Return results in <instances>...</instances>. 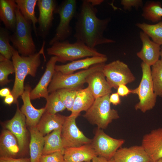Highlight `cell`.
<instances>
[{
    "mask_svg": "<svg viewBox=\"0 0 162 162\" xmlns=\"http://www.w3.org/2000/svg\"><path fill=\"white\" fill-rule=\"evenodd\" d=\"M103 0H83L75 18L76 21L74 36L90 48L97 45L115 43L114 40L105 37L104 33L110 21V18L100 19L97 16L98 10L95 6Z\"/></svg>",
    "mask_w": 162,
    "mask_h": 162,
    "instance_id": "6da1fadb",
    "label": "cell"
},
{
    "mask_svg": "<svg viewBox=\"0 0 162 162\" xmlns=\"http://www.w3.org/2000/svg\"><path fill=\"white\" fill-rule=\"evenodd\" d=\"M45 42L44 41L40 51L27 56L20 55L14 49L12 57L15 70V78L11 94L14 98V103H18L17 99L24 90V81L26 77L29 75L35 77L37 69L41 63L40 55L44 54Z\"/></svg>",
    "mask_w": 162,
    "mask_h": 162,
    "instance_id": "7a4b0ae2",
    "label": "cell"
},
{
    "mask_svg": "<svg viewBox=\"0 0 162 162\" xmlns=\"http://www.w3.org/2000/svg\"><path fill=\"white\" fill-rule=\"evenodd\" d=\"M46 51L48 55L57 57L58 62L62 63L105 55L99 52L96 48H90L78 40L72 44L66 40L55 43L48 48Z\"/></svg>",
    "mask_w": 162,
    "mask_h": 162,
    "instance_id": "3957f363",
    "label": "cell"
},
{
    "mask_svg": "<svg viewBox=\"0 0 162 162\" xmlns=\"http://www.w3.org/2000/svg\"><path fill=\"white\" fill-rule=\"evenodd\" d=\"M110 94L96 98L83 116L98 128L106 129L114 120L120 118L118 111L111 107Z\"/></svg>",
    "mask_w": 162,
    "mask_h": 162,
    "instance_id": "277c9868",
    "label": "cell"
},
{
    "mask_svg": "<svg viewBox=\"0 0 162 162\" xmlns=\"http://www.w3.org/2000/svg\"><path fill=\"white\" fill-rule=\"evenodd\" d=\"M15 31L10 40L20 54L27 56L35 53L36 48L32 35L31 23L26 20L17 7Z\"/></svg>",
    "mask_w": 162,
    "mask_h": 162,
    "instance_id": "5b68a950",
    "label": "cell"
},
{
    "mask_svg": "<svg viewBox=\"0 0 162 162\" xmlns=\"http://www.w3.org/2000/svg\"><path fill=\"white\" fill-rule=\"evenodd\" d=\"M105 64H96L87 69L68 74L55 70L48 88L49 93L62 88L82 89L89 75L94 72L102 70Z\"/></svg>",
    "mask_w": 162,
    "mask_h": 162,
    "instance_id": "8992f818",
    "label": "cell"
},
{
    "mask_svg": "<svg viewBox=\"0 0 162 162\" xmlns=\"http://www.w3.org/2000/svg\"><path fill=\"white\" fill-rule=\"evenodd\" d=\"M141 67L142 75L140 84L136 88L131 90V93L137 95L139 100L134 106L135 109L145 113L154 107L157 96L154 91L151 67L143 62Z\"/></svg>",
    "mask_w": 162,
    "mask_h": 162,
    "instance_id": "52a82bcc",
    "label": "cell"
},
{
    "mask_svg": "<svg viewBox=\"0 0 162 162\" xmlns=\"http://www.w3.org/2000/svg\"><path fill=\"white\" fill-rule=\"evenodd\" d=\"M76 9V0H65L56 6L54 13L59 15L60 20L55 35L49 42L50 46L55 43L65 40L71 35L72 30L70 23L72 19L75 17Z\"/></svg>",
    "mask_w": 162,
    "mask_h": 162,
    "instance_id": "ba28073f",
    "label": "cell"
},
{
    "mask_svg": "<svg viewBox=\"0 0 162 162\" xmlns=\"http://www.w3.org/2000/svg\"><path fill=\"white\" fill-rule=\"evenodd\" d=\"M102 71L111 87L116 89L121 84L126 85L136 79L128 65L119 60L105 64Z\"/></svg>",
    "mask_w": 162,
    "mask_h": 162,
    "instance_id": "9c48e42d",
    "label": "cell"
},
{
    "mask_svg": "<svg viewBox=\"0 0 162 162\" xmlns=\"http://www.w3.org/2000/svg\"><path fill=\"white\" fill-rule=\"evenodd\" d=\"M91 144L98 156L108 160L113 158L117 151L125 142L123 139L112 138L98 128Z\"/></svg>",
    "mask_w": 162,
    "mask_h": 162,
    "instance_id": "30bf717a",
    "label": "cell"
},
{
    "mask_svg": "<svg viewBox=\"0 0 162 162\" xmlns=\"http://www.w3.org/2000/svg\"><path fill=\"white\" fill-rule=\"evenodd\" d=\"M78 116L70 115L66 116L61 129V137L64 148L80 146L91 143L92 140L87 137L77 126Z\"/></svg>",
    "mask_w": 162,
    "mask_h": 162,
    "instance_id": "8fae6325",
    "label": "cell"
},
{
    "mask_svg": "<svg viewBox=\"0 0 162 162\" xmlns=\"http://www.w3.org/2000/svg\"><path fill=\"white\" fill-rule=\"evenodd\" d=\"M142 146L148 156L151 162L162 158V127L152 130L144 135Z\"/></svg>",
    "mask_w": 162,
    "mask_h": 162,
    "instance_id": "7c38bea8",
    "label": "cell"
},
{
    "mask_svg": "<svg viewBox=\"0 0 162 162\" xmlns=\"http://www.w3.org/2000/svg\"><path fill=\"white\" fill-rule=\"evenodd\" d=\"M58 62L57 57L52 56L46 65L45 70L36 86L30 93L31 100L43 98L46 100L49 95L48 88L55 71L56 63Z\"/></svg>",
    "mask_w": 162,
    "mask_h": 162,
    "instance_id": "4fadbf2b",
    "label": "cell"
},
{
    "mask_svg": "<svg viewBox=\"0 0 162 162\" xmlns=\"http://www.w3.org/2000/svg\"><path fill=\"white\" fill-rule=\"evenodd\" d=\"M37 3L39 11V31L40 35L45 38L52 25L56 2L53 0H38Z\"/></svg>",
    "mask_w": 162,
    "mask_h": 162,
    "instance_id": "5bb4252c",
    "label": "cell"
},
{
    "mask_svg": "<svg viewBox=\"0 0 162 162\" xmlns=\"http://www.w3.org/2000/svg\"><path fill=\"white\" fill-rule=\"evenodd\" d=\"M32 90L30 86L26 84L21 96L23 104L20 110L25 116L26 124L29 127H36L46 111L45 107L37 109L32 105L30 98Z\"/></svg>",
    "mask_w": 162,
    "mask_h": 162,
    "instance_id": "9a60e30c",
    "label": "cell"
},
{
    "mask_svg": "<svg viewBox=\"0 0 162 162\" xmlns=\"http://www.w3.org/2000/svg\"><path fill=\"white\" fill-rule=\"evenodd\" d=\"M140 36L142 43V47L137 53L136 55L142 62L151 67L159 60L161 47L151 40L143 32H140Z\"/></svg>",
    "mask_w": 162,
    "mask_h": 162,
    "instance_id": "2e32d148",
    "label": "cell"
},
{
    "mask_svg": "<svg viewBox=\"0 0 162 162\" xmlns=\"http://www.w3.org/2000/svg\"><path fill=\"white\" fill-rule=\"evenodd\" d=\"M26 118L19 108L18 103L15 115L6 124L7 129L11 131L17 140L20 152L24 148L26 142Z\"/></svg>",
    "mask_w": 162,
    "mask_h": 162,
    "instance_id": "e0dca14e",
    "label": "cell"
},
{
    "mask_svg": "<svg viewBox=\"0 0 162 162\" xmlns=\"http://www.w3.org/2000/svg\"><path fill=\"white\" fill-rule=\"evenodd\" d=\"M107 59L106 55L88 57L72 61L64 64L56 65L55 70L63 74H68L80 70L87 69L96 64L105 63Z\"/></svg>",
    "mask_w": 162,
    "mask_h": 162,
    "instance_id": "ac0fdd59",
    "label": "cell"
},
{
    "mask_svg": "<svg viewBox=\"0 0 162 162\" xmlns=\"http://www.w3.org/2000/svg\"><path fill=\"white\" fill-rule=\"evenodd\" d=\"M113 158L116 162H151L141 145L120 148Z\"/></svg>",
    "mask_w": 162,
    "mask_h": 162,
    "instance_id": "d6986e66",
    "label": "cell"
},
{
    "mask_svg": "<svg viewBox=\"0 0 162 162\" xmlns=\"http://www.w3.org/2000/svg\"><path fill=\"white\" fill-rule=\"evenodd\" d=\"M102 70L92 73L86 80L95 98L110 94L112 92V88L106 80Z\"/></svg>",
    "mask_w": 162,
    "mask_h": 162,
    "instance_id": "ffe728a7",
    "label": "cell"
},
{
    "mask_svg": "<svg viewBox=\"0 0 162 162\" xmlns=\"http://www.w3.org/2000/svg\"><path fill=\"white\" fill-rule=\"evenodd\" d=\"M97 156L91 143L80 146L66 148L64 153L65 162L91 161Z\"/></svg>",
    "mask_w": 162,
    "mask_h": 162,
    "instance_id": "44dd1931",
    "label": "cell"
},
{
    "mask_svg": "<svg viewBox=\"0 0 162 162\" xmlns=\"http://www.w3.org/2000/svg\"><path fill=\"white\" fill-rule=\"evenodd\" d=\"M66 117L58 113L52 114L45 111L36 127L44 136L54 130L62 128Z\"/></svg>",
    "mask_w": 162,
    "mask_h": 162,
    "instance_id": "7402d4cb",
    "label": "cell"
},
{
    "mask_svg": "<svg viewBox=\"0 0 162 162\" xmlns=\"http://www.w3.org/2000/svg\"><path fill=\"white\" fill-rule=\"evenodd\" d=\"M20 152L16 137L8 130H4L0 137V157L16 158Z\"/></svg>",
    "mask_w": 162,
    "mask_h": 162,
    "instance_id": "603a6c76",
    "label": "cell"
},
{
    "mask_svg": "<svg viewBox=\"0 0 162 162\" xmlns=\"http://www.w3.org/2000/svg\"><path fill=\"white\" fill-rule=\"evenodd\" d=\"M17 7L15 0H0V20L7 29L13 32L16 27Z\"/></svg>",
    "mask_w": 162,
    "mask_h": 162,
    "instance_id": "cb8c5ba5",
    "label": "cell"
},
{
    "mask_svg": "<svg viewBox=\"0 0 162 162\" xmlns=\"http://www.w3.org/2000/svg\"><path fill=\"white\" fill-rule=\"evenodd\" d=\"M95 99L88 86L78 90L70 114L78 116L81 112H86L90 108Z\"/></svg>",
    "mask_w": 162,
    "mask_h": 162,
    "instance_id": "d4e9b609",
    "label": "cell"
},
{
    "mask_svg": "<svg viewBox=\"0 0 162 162\" xmlns=\"http://www.w3.org/2000/svg\"><path fill=\"white\" fill-rule=\"evenodd\" d=\"M30 135L29 152L31 162H40L44 144V136L36 127H29Z\"/></svg>",
    "mask_w": 162,
    "mask_h": 162,
    "instance_id": "484cf974",
    "label": "cell"
},
{
    "mask_svg": "<svg viewBox=\"0 0 162 162\" xmlns=\"http://www.w3.org/2000/svg\"><path fill=\"white\" fill-rule=\"evenodd\" d=\"M61 129L54 130L44 136L42 155L49 154L57 152L64 153L65 149L61 137Z\"/></svg>",
    "mask_w": 162,
    "mask_h": 162,
    "instance_id": "4316f807",
    "label": "cell"
},
{
    "mask_svg": "<svg viewBox=\"0 0 162 162\" xmlns=\"http://www.w3.org/2000/svg\"><path fill=\"white\" fill-rule=\"evenodd\" d=\"M38 0H15L20 12L24 19L31 23L36 36V24L38 19L35 16V8Z\"/></svg>",
    "mask_w": 162,
    "mask_h": 162,
    "instance_id": "83f0119b",
    "label": "cell"
},
{
    "mask_svg": "<svg viewBox=\"0 0 162 162\" xmlns=\"http://www.w3.org/2000/svg\"><path fill=\"white\" fill-rule=\"evenodd\" d=\"M142 16L153 22H157L162 19V8L158 2L150 1L146 3L143 8Z\"/></svg>",
    "mask_w": 162,
    "mask_h": 162,
    "instance_id": "f1b7e54d",
    "label": "cell"
},
{
    "mask_svg": "<svg viewBox=\"0 0 162 162\" xmlns=\"http://www.w3.org/2000/svg\"><path fill=\"white\" fill-rule=\"evenodd\" d=\"M136 26L151 38L154 42L162 45V21L153 25L139 23Z\"/></svg>",
    "mask_w": 162,
    "mask_h": 162,
    "instance_id": "f546056e",
    "label": "cell"
},
{
    "mask_svg": "<svg viewBox=\"0 0 162 162\" xmlns=\"http://www.w3.org/2000/svg\"><path fill=\"white\" fill-rule=\"evenodd\" d=\"M46 100L45 111L48 113L56 114L66 109L57 91L50 93Z\"/></svg>",
    "mask_w": 162,
    "mask_h": 162,
    "instance_id": "4dcf8cb0",
    "label": "cell"
},
{
    "mask_svg": "<svg viewBox=\"0 0 162 162\" xmlns=\"http://www.w3.org/2000/svg\"><path fill=\"white\" fill-rule=\"evenodd\" d=\"M151 74L155 93L162 98V60L159 59L152 66Z\"/></svg>",
    "mask_w": 162,
    "mask_h": 162,
    "instance_id": "1f68e13d",
    "label": "cell"
},
{
    "mask_svg": "<svg viewBox=\"0 0 162 162\" xmlns=\"http://www.w3.org/2000/svg\"><path fill=\"white\" fill-rule=\"evenodd\" d=\"M15 73L12 61L5 58L0 54V85L2 86L9 83L11 80L8 79L10 74Z\"/></svg>",
    "mask_w": 162,
    "mask_h": 162,
    "instance_id": "d6a6232c",
    "label": "cell"
},
{
    "mask_svg": "<svg viewBox=\"0 0 162 162\" xmlns=\"http://www.w3.org/2000/svg\"><path fill=\"white\" fill-rule=\"evenodd\" d=\"M10 36L6 29L0 28V54L9 59L12 58L14 49L10 44Z\"/></svg>",
    "mask_w": 162,
    "mask_h": 162,
    "instance_id": "836d02e7",
    "label": "cell"
},
{
    "mask_svg": "<svg viewBox=\"0 0 162 162\" xmlns=\"http://www.w3.org/2000/svg\"><path fill=\"white\" fill-rule=\"evenodd\" d=\"M79 90L74 88H62L57 91L68 110L71 111L77 92Z\"/></svg>",
    "mask_w": 162,
    "mask_h": 162,
    "instance_id": "e575fe53",
    "label": "cell"
},
{
    "mask_svg": "<svg viewBox=\"0 0 162 162\" xmlns=\"http://www.w3.org/2000/svg\"><path fill=\"white\" fill-rule=\"evenodd\" d=\"M40 162H65L64 154L61 152H57L53 153L42 155Z\"/></svg>",
    "mask_w": 162,
    "mask_h": 162,
    "instance_id": "d590c367",
    "label": "cell"
},
{
    "mask_svg": "<svg viewBox=\"0 0 162 162\" xmlns=\"http://www.w3.org/2000/svg\"><path fill=\"white\" fill-rule=\"evenodd\" d=\"M121 3L123 6L125 10H129L132 7H134L137 9L141 7L143 5L142 1L141 0H122Z\"/></svg>",
    "mask_w": 162,
    "mask_h": 162,
    "instance_id": "8d00e7d4",
    "label": "cell"
},
{
    "mask_svg": "<svg viewBox=\"0 0 162 162\" xmlns=\"http://www.w3.org/2000/svg\"><path fill=\"white\" fill-rule=\"evenodd\" d=\"M0 162H31L30 158H14L7 157H0Z\"/></svg>",
    "mask_w": 162,
    "mask_h": 162,
    "instance_id": "74e56055",
    "label": "cell"
},
{
    "mask_svg": "<svg viewBox=\"0 0 162 162\" xmlns=\"http://www.w3.org/2000/svg\"><path fill=\"white\" fill-rule=\"evenodd\" d=\"M117 93L121 97L127 96L129 94L131 93V90L130 89L124 84L119 85L117 88Z\"/></svg>",
    "mask_w": 162,
    "mask_h": 162,
    "instance_id": "f35d334b",
    "label": "cell"
},
{
    "mask_svg": "<svg viewBox=\"0 0 162 162\" xmlns=\"http://www.w3.org/2000/svg\"><path fill=\"white\" fill-rule=\"evenodd\" d=\"M109 100L110 103L115 106L118 105L121 103L120 96L117 92L110 94Z\"/></svg>",
    "mask_w": 162,
    "mask_h": 162,
    "instance_id": "ab89813d",
    "label": "cell"
},
{
    "mask_svg": "<svg viewBox=\"0 0 162 162\" xmlns=\"http://www.w3.org/2000/svg\"><path fill=\"white\" fill-rule=\"evenodd\" d=\"M14 97L11 94L5 97L4 100L5 104L9 105L13 103H14Z\"/></svg>",
    "mask_w": 162,
    "mask_h": 162,
    "instance_id": "60d3db41",
    "label": "cell"
},
{
    "mask_svg": "<svg viewBox=\"0 0 162 162\" xmlns=\"http://www.w3.org/2000/svg\"><path fill=\"white\" fill-rule=\"evenodd\" d=\"M11 94V91L8 88H4L0 90V96L1 97H5Z\"/></svg>",
    "mask_w": 162,
    "mask_h": 162,
    "instance_id": "b9f144b4",
    "label": "cell"
},
{
    "mask_svg": "<svg viewBox=\"0 0 162 162\" xmlns=\"http://www.w3.org/2000/svg\"><path fill=\"white\" fill-rule=\"evenodd\" d=\"M92 160V162H107L108 161L106 159L98 156L94 157Z\"/></svg>",
    "mask_w": 162,
    "mask_h": 162,
    "instance_id": "7bdbcfd3",
    "label": "cell"
},
{
    "mask_svg": "<svg viewBox=\"0 0 162 162\" xmlns=\"http://www.w3.org/2000/svg\"><path fill=\"white\" fill-rule=\"evenodd\" d=\"M107 162H116L113 158H112L108 160Z\"/></svg>",
    "mask_w": 162,
    "mask_h": 162,
    "instance_id": "ee69618b",
    "label": "cell"
},
{
    "mask_svg": "<svg viewBox=\"0 0 162 162\" xmlns=\"http://www.w3.org/2000/svg\"><path fill=\"white\" fill-rule=\"evenodd\" d=\"M160 56L161 57V60H162V46L161 47Z\"/></svg>",
    "mask_w": 162,
    "mask_h": 162,
    "instance_id": "f6af8a7d",
    "label": "cell"
},
{
    "mask_svg": "<svg viewBox=\"0 0 162 162\" xmlns=\"http://www.w3.org/2000/svg\"><path fill=\"white\" fill-rule=\"evenodd\" d=\"M155 162H162V158L158 160Z\"/></svg>",
    "mask_w": 162,
    "mask_h": 162,
    "instance_id": "bcb514c9",
    "label": "cell"
},
{
    "mask_svg": "<svg viewBox=\"0 0 162 162\" xmlns=\"http://www.w3.org/2000/svg\"><path fill=\"white\" fill-rule=\"evenodd\" d=\"M91 162V161H86V162Z\"/></svg>",
    "mask_w": 162,
    "mask_h": 162,
    "instance_id": "7dc6e473",
    "label": "cell"
}]
</instances>
